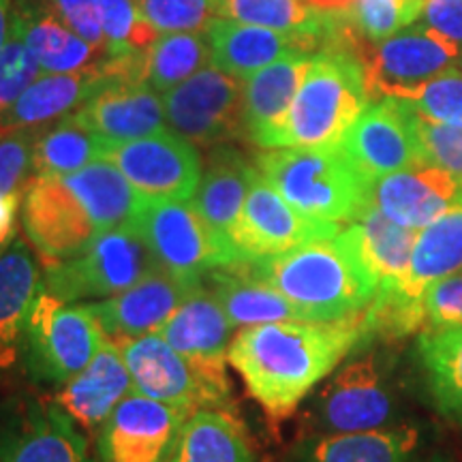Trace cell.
<instances>
[{"label":"cell","mask_w":462,"mask_h":462,"mask_svg":"<svg viewBox=\"0 0 462 462\" xmlns=\"http://www.w3.org/2000/svg\"><path fill=\"white\" fill-rule=\"evenodd\" d=\"M368 337L366 310L332 321H273L236 334L227 362L273 420H285Z\"/></svg>","instance_id":"obj_1"},{"label":"cell","mask_w":462,"mask_h":462,"mask_svg":"<svg viewBox=\"0 0 462 462\" xmlns=\"http://www.w3.org/2000/svg\"><path fill=\"white\" fill-rule=\"evenodd\" d=\"M240 263L248 274L281 291L306 321H332L362 313L379 289L345 229L334 238L306 242L279 255Z\"/></svg>","instance_id":"obj_2"},{"label":"cell","mask_w":462,"mask_h":462,"mask_svg":"<svg viewBox=\"0 0 462 462\" xmlns=\"http://www.w3.org/2000/svg\"><path fill=\"white\" fill-rule=\"evenodd\" d=\"M371 99L366 69L357 51L343 43L328 45L310 60L296 99L268 148L338 146Z\"/></svg>","instance_id":"obj_3"},{"label":"cell","mask_w":462,"mask_h":462,"mask_svg":"<svg viewBox=\"0 0 462 462\" xmlns=\"http://www.w3.org/2000/svg\"><path fill=\"white\" fill-rule=\"evenodd\" d=\"M255 163L265 180L306 217L349 225L371 204V182L340 146L268 148Z\"/></svg>","instance_id":"obj_4"},{"label":"cell","mask_w":462,"mask_h":462,"mask_svg":"<svg viewBox=\"0 0 462 462\" xmlns=\"http://www.w3.org/2000/svg\"><path fill=\"white\" fill-rule=\"evenodd\" d=\"M458 270H462V199L418 231L407 279L401 287L379 289L366 309L368 337L392 340L424 330V291Z\"/></svg>","instance_id":"obj_5"},{"label":"cell","mask_w":462,"mask_h":462,"mask_svg":"<svg viewBox=\"0 0 462 462\" xmlns=\"http://www.w3.org/2000/svg\"><path fill=\"white\" fill-rule=\"evenodd\" d=\"M131 373L133 392L195 413L231 409V385L225 362L176 351L159 332L116 340Z\"/></svg>","instance_id":"obj_6"},{"label":"cell","mask_w":462,"mask_h":462,"mask_svg":"<svg viewBox=\"0 0 462 462\" xmlns=\"http://www.w3.org/2000/svg\"><path fill=\"white\" fill-rule=\"evenodd\" d=\"M106 337L88 304L65 302L42 287L28 315L22 354L34 379L65 385L88 366Z\"/></svg>","instance_id":"obj_7"},{"label":"cell","mask_w":462,"mask_h":462,"mask_svg":"<svg viewBox=\"0 0 462 462\" xmlns=\"http://www.w3.org/2000/svg\"><path fill=\"white\" fill-rule=\"evenodd\" d=\"M161 265L135 225L97 236L82 253L45 265V289L65 302L114 298L157 273Z\"/></svg>","instance_id":"obj_8"},{"label":"cell","mask_w":462,"mask_h":462,"mask_svg":"<svg viewBox=\"0 0 462 462\" xmlns=\"http://www.w3.org/2000/svg\"><path fill=\"white\" fill-rule=\"evenodd\" d=\"M396 398L377 354L346 362L328 379L309 411L313 435L377 430L394 424Z\"/></svg>","instance_id":"obj_9"},{"label":"cell","mask_w":462,"mask_h":462,"mask_svg":"<svg viewBox=\"0 0 462 462\" xmlns=\"http://www.w3.org/2000/svg\"><path fill=\"white\" fill-rule=\"evenodd\" d=\"M133 225L161 268L182 281H201L210 270L234 263L189 199H146Z\"/></svg>","instance_id":"obj_10"},{"label":"cell","mask_w":462,"mask_h":462,"mask_svg":"<svg viewBox=\"0 0 462 462\" xmlns=\"http://www.w3.org/2000/svg\"><path fill=\"white\" fill-rule=\"evenodd\" d=\"M103 159L112 161L143 199H190L204 171L195 143L173 129L107 146Z\"/></svg>","instance_id":"obj_11"},{"label":"cell","mask_w":462,"mask_h":462,"mask_svg":"<svg viewBox=\"0 0 462 462\" xmlns=\"http://www.w3.org/2000/svg\"><path fill=\"white\" fill-rule=\"evenodd\" d=\"M340 227L343 225L302 215L257 171L231 231V246L238 262H246L279 255L306 242L334 238Z\"/></svg>","instance_id":"obj_12"},{"label":"cell","mask_w":462,"mask_h":462,"mask_svg":"<svg viewBox=\"0 0 462 462\" xmlns=\"http://www.w3.org/2000/svg\"><path fill=\"white\" fill-rule=\"evenodd\" d=\"M0 462H97L56 401L15 398L0 409Z\"/></svg>","instance_id":"obj_13"},{"label":"cell","mask_w":462,"mask_h":462,"mask_svg":"<svg viewBox=\"0 0 462 462\" xmlns=\"http://www.w3.org/2000/svg\"><path fill=\"white\" fill-rule=\"evenodd\" d=\"M462 45L437 32L429 24L407 26L377 43L371 56L362 58L371 97L402 99L437 75L458 67Z\"/></svg>","instance_id":"obj_14"},{"label":"cell","mask_w":462,"mask_h":462,"mask_svg":"<svg viewBox=\"0 0 462 462\" xmlns=\"http://www.w3.org/2000/svg\"><path fill=\"white\" fill-rule=\"evenodd\" d=\"M163 107L173 131L199 146H217L240 135L242 79L217 67H204L163 92Z\"/></svg>","instance_id":"obj_15"},{"label":"cell","mask_w":462,"mask_h":462,"mask_svg":"<svg viewBox=\"0 0 462 462\" xmlns=\"http://www.w3.org/2000/svg\"><path fill=\"white\" fill-rule=\"evenodd\" d=\"M22 227L43 265L65 262L82 253L99 236L82 201L62 178L34 176L24 190Z\"/></svg>","instance_id":"obj_16"},{"label":"cell","mask_w":462,"mask_h":462,"mask_svg":"<svg viewBox=\"0 0 462 462\" xmlns=\"http://www.w3.org/2000/svg\"><path fill=\"white\" fill-rule=\"evenodd\" d=\"M338 146L368 182L421 165L413 107L396 97L368 103Z\"/></svg>","instance_id":"obj_17"},{"label":"cell","mask_w":462,"mask_h":462,"mask_svg":"<svg viewBox=\"0 0 462 462\" xmlns=\"http://www.w3.org/2000/svg\"><path fill=\"white\" fill-rule=\"evenodd\" d=\"M189 411L143 394H126L101 426L99 462H171Z\"/></svg>","instance_id":"obj_18"},{"label":"cell","mask_w":462,"mask_h":462,"mask_svg":"<svg viewBox=\"0 0 462 462\" xmlns=\"http://www.w3.org/2000/svg\"><path fill=\"white\" fill-rule=\"evenodd\" d=\"M462 199V180L435 165H415L371 182L368 201L392 221L424 229Z\"/></svg>","instance_id":"obj_19"},{"label":"cell","mask_w":462,"mask_h":462,"mask_svg":"<svg viewBox=\"0 0 462 462\" xmlns=\"http://www.w3.org/2000/svg\"><path fill=\"white\" fill-rule=\"evenodd\" d=\"M199 282L182 281L159 268L120 296L88 304V309L112 340L146 337L159 332L170 321L178 306Z\"/></svg>","instance_id":"obj_20"},{"label":"cell","mask_w":462,"mask_h":462,"mask_svg":"<svg viewBox=\"0 0 462 462\" xmlns=\"http://www.w3.org/2000/svg\"><path fill=\"white\" fill-rule=\"evenodd\" d=\"M210 43L212 67L238 79L251 78L259 69L273 65L293 51L317 54L321 39L309 32H282L274 28L242 24V22L215 17L204 28Z\"/></svg>","instance_id":"obj_21"},{"label":"cell","mask_w":462,"mask_h":462,"mask_svg":"<svg viewBox=\"0 0 462 462\" xmlns=\"http://www.w3.org/2000/svg\"><path fill=\"white\" fill-rule=\"evenodd\" d=\"M107 146L140 140L165 129L163 97L146 79H120L97 92L75 112Z\"/></svg>","instance_id":"obj_22"},{"label":"cell","mask_w":462,"mask_h":462,"mask_svg":"<svg viewBox=\"0 0 462 462\" xmlns=\"http://www.w3.org/2000/svg\"><path fill=\"white\" fill-rule=\"evenodd\" d=\"M313 56L306 51H293L273 65L259 69L251 78L242 79V137L259 148H268L270 137L285 120L296 99Z\"/></svg>","instance_id":"obj_23"},{"label":"cell","mask_w":462,"mask_h":462,"mask_svg":"<svg viewBox=\"0 0 462 462\" xmlns=\"http://www.w3.org/2000/svg\"><path fill=\"white\" fill-rule=\"evenodd\" d=\"M133 381L116 340L106 337L88 366L69 379L56 394V404L86 430L106 424L114 409L129 394Z\"/></svg>","instance_id":"obj_24"},{"label":"cell","mask_w":462,"mask_h":462,"mask_svg":"<svg viewBox=\"0 0 462 462\" xmlns=\"http://www.w3.org/2000/svg\"><path fill=\"white\" fill-rule=\"evenodd\" d=\"M257 170L229 143H217L208 154L193 204L212 236L236 257L231 246V231L238 223L246 193Z\"/></svg>","instance_id":"obj_25"},{"label":"cell","mask_w":462,"mask_h":462,"mask_svg":"<svg viewBox=\"0 0 462 462\" xmlns=\"http://www.w3.org/2000/svg\"><path fill=\"white\" fill-rule=\"evenodd\" d=\"M14 24L43 73L84 71L107 58L62 22L48 0H14Z\"/></svg>","instance_id":"obj_26"},{"label":"cell","mask_w":462,"mask_h":462,"mask_svg":"<svg viewBox=\"0 0 462 462\" xmlns=\"http://www.w3.org/2000/svg\"><path fill=\"white\" fill-rule=\"evenodd\" d=\"M421 430L401 421L385 429L338 435H310L296 448L300 462H413Z\"/></svg>","instance_id":"obj_27"},{"label":"cell","mask_w":462,"mask_h":462,"mask_svg":"<svg viewBox=\"0 0 462 462\" xmlns=\"http://www.w3.org/2000/svg\"><path fill=\"white\" fill-rule=\"evenodd\" d=\"M42 287L37 262L26 242L14 240L0 253V371L20 360L28 315Z\"/></svg>","instance_id":"obj_28"},{"label":"cell","mask_w":462,"mask_h":462,"mask_svg":"<svg viewBox=\"0 0 462 462\" xmlns=\"http://www.w3.org/2000/svg\"><path fill=\"white\" fill-rule=\"evenodd\" d=\"M345 234L356 246L357 255L377 279L379 289L401 287L407 279L418 229L392 221L368 204L356 221L345 225ZM377 289V291H379Z\"/></svg>","instance_id":"obj_29"},{"label":"cell","mask_w":462,"mask_h":462,"mask_svg":"<svg viewBox=\"0 0 462 462\" xmlns=\"http://www.w3.org/2000/svg\"><path fill=\"white\" fill-rule=\"evenodd\" d=\"M159 334L184 356L227 362L234 326L210 287L201 281L178 306Z\"/></svg>","instance_id":"obj_30"},{"label":"cell","mask_w":462,"mask_h":462,"mask_svg":"<svg viewBox=\"0 0 462 462\" xmlns=\"http://www.w3.org/2000/svg\"><path fill=\"white\" fill-rule=\"evenodd\" d=\"M201 281L221 302L234 328L304 319V315L281 291L248 274L240 262L210 270Z\"/></svg>","instance_id":"obj_31"},{"label":"cell","mask_w":462,"mask_h":462,"mask_svg":"<svg viewBox=\"0 0 462 462\" xmlns=\"http://www.w3.org/2000/svg\"><path fill=\"white\" fill-rule=\"evenodd\" d=\"M62 182L73 190L95 221L99 234L135 223L143 199L125 173L112 161L99 159L79 171L62 176Z\"/></svg>","instance_id":"obj_32"},{"label":"cell","mask_w":462,"mask_h":462,"mask_svg":"<svg viewBox=\"0 0 462 462\" xmlns=\"http://www.w3.org/2000/svg\"><path fill=\"white\" fill-rule=\"evenodd\" d=\"M171 462H255V449L231 409H201L184 421Z\"/></svg>","instance_id":"obj_33"},{"label":"cell","mask_w":462,"mask_h":462,"mask_svg":"<svg viewBox=\"0 0 462 462\" xmlns=\"http://www.w3.org/2000/svg\"><path fill=\"white\" fill-rule=\"evenodd\" d=\"M345 15L315 9L304 0H217V17L282 32L315 34L323 48L343 42L340 24Z\"/></svg>","instance_id":"obj_34"},{"label":"cell","mask_w":462,"mask_h":462,"mask_svg":"<svg viewBox=\"0 0 462 462\" xmlns=\"http://www.w3.org/2000/svg\"><path fill=\"white\" fill-rule=\"evenodd\" d=\"M418 354L435 409L462 426V328H426L420 332Z\"/></svg>","instance_id":"obj_35"},{"label":"cell","mask_w":462,"mask_h":462,"mask_svg":"<svg viewBox=\"0 0 462 462\" xmlns=\"http://www.w3.org/2000/svg\"><path fill=\"white\" fill-rule=\"evenodd\" d=\"M107 143L95 135L78 116L69 114L39 131L34 143V176L62 178L106 157Z\"/></svg>","instance_id":"obj_36"},{"label":"cell","mask_w":462,"mask_h":462,"mask_svg":"<svg viewBox=\"0 0 462 462\" xmlns=\"http://www.w3.org/2000/svg\"><path fill=\"white\" fill-rule=\"evenodd\" d=\"M206 65H210V43L204 31L161 32L146 51V82L163 95Z\"/></svg>","instance_id":"obj_37"},{"label":"cell","mask_w":462,"mask_h":462,"mask_svg":"<svg viewBox=\"0 0 462 462\" xmlns=\"http://www.w3.org/2000/svg\"><path fill=\"white\" fill-rule=\"evenodd\" d=\"M97 15L106 37L107 58L146 54L159 31L140 14L137 0H95Z\"/></svg>","instance_id":"obj_38"},{"label":"cell","mask_w":462,"mask_h":462,"mask_svg":"<svg viewBox=\"0 0 462 462\" xmlns=\"http://www.w3.org/2000/svg\"><path fill=\"white\" fill-rule=\"evenodd\" d=\"M415 112L437 123L462 125V69L454 67L402 97Z\"/></svg>","instance_id":"obj_39"},{"label":"cell","mask_w":462,"mask_h":462,"mask_svg":"<svg viewBox=\"0 0 462 462\" xmlns=\"http://www.w3.org/2000/svg\"><path fill=\"white\" fill-rule=\"evenodd\" d=\"M421 9L424 0H356L349 15L364 37L379 43L413 24Z\"/></svg>","instance_id":"obj_40"},{"label":"cell","mask_w":462,"mask_h":462,"mask_svg":"<svg viewBox=\"0 0 462 462\" xmlns=\"http://www.w3.org/2000/svg\"><path fill=\"white\" fill-rule=\"evenodd\" d=\"M413 129L421 163L446 170L462 180V125L437 123L413 109Z\"/></svg>","instance_id":"obj_41"},{"label":"cell","mask_w":462,"mask_h":462,"mask_svg":"<svg viewBox=\"0 0 462 462\" xmlns=\"http://www.w3.org/2000/svg\"><path fill=\"white\" fill-rule=\"evenodd\" d=\"M43 75L31 50L26 48L20 28L11 22V32L3 51H0V118L34 79Z\"/></svg>","instance_id":"obj_42"},{"label":"cell","mask_w":462,"mask_h":462,"mask_svg":"<svg viewBox=\"0 0 462 462\" xmlns=\"http://www.w3.org/2000/svg\"><path fill=\"white\" fill-rule=\"evenodd\" d=\"M140 14L159 32L204 31L217 17V0H137Z\"/></svg>","instance_id":"obj_43"},{"label":"cell","mask_w":462,"mask_h":462,"mask_svg":"<svg viewBox=\"0 0 462 462\" xmlns=\"http://www.w3.org/2000/svg\"><path fill=\"white\" fill-rule=\"evenodd\" d=\"M39 131L20 129L0 135V195L26 190Z\"/></svg>","instance_id":"obj_44"},{"label":"cell","mask_w":462,"mask_h":462,"mask_svg":"<svg viewBox=\"0 0 462 462\" xmlns=\"http://www.w3.org/2000/svg\"><path fill=\"white\" fill-rule=\"evenodd\" d=\"M426 328H462V270L432 282L424 291Z\"/></svg>","instance_id":"obj_45"},{"label":"cell","mask_w":462,"mask_h":462,"mask_svg":"<svg viewBox=\"0 0 462 462\" xmlns=\"http://www.w3.org/2000/svg\"><path fill=\"white\" fill-rule=\"evenodd\" d=\"M48 3L60 15V20L67 22L84 42H88L92 48L106 51V37H103L95 0H48Z\"/></svg>","instance_id":"obj_46"},{"label":"cell","mask_w":462,"mask_h":462,"mask_svg":"<svg viewBox=\"0 0 462 462\" xmlns=\"http://www.w3.org/2000/svg\"><path fill=\"white\" fill-rule=\"evenodd\" d=\"M421 20L462 45V0H424Z\"/></svg>","instance_id":"obj_47"},{"label":"cell","mask_w":462,"mask_h":462,"mask_svg":"<svg viewBox=\"0 0 462 462\" xmlns=\"http://www.w3.org/2000/svg\"><path fill=\"white\" fill-rule=\"evenodd\" d=\"M22 193L0 195V251H5L15 238L17 212H20Z\"/></svg>","instance_id":"obj_48"},{"label":"cell","mask_w":462,"mask_h":462,"mask_svg":"<svg viewBox=\"0 0 462 462\" xmlns=\"http://www.w3.org/2000/svg\"><path fill=\"white\" fill-rule=\"evenodd\" d=\"M11 22H14V0H0V51L9 39Z\"/></svg>","instance_id":"obj_49"},{"label":"cell","mask_w":462,"mask_h":462,"mask_svg":"<svg viewBox=\"0 0 462 462\" xmlns=\"http://www.w3.org/2000/svg\"><path fill=\"white\" fill-rule=\"evenodd\" d=\"M310 7L321 11H332V14H349L354 9L356 0H306Z\"/></svg>","instance_id":"obj_50"},{"label":"cell","mask_w":462,"mask_h":462,"mask_svg":"<svg viewBox=\"0 0 462 462\" xmlns=\"http://www.w3.org/2000/svg\"><path fill=\"white\" fill-rule=\"evenodd\" d=\"M430 462H452V460H448V458H435V460H430Z\"/></svg>","instance_id":"obj_51"},{"label":"cell","mask_w":462,"mask_h":462,"mask_svg":"<svg viewBox=\"0 0 462 462\" xmlns=\"http://www.w3.org/2000/svg\"><path fill=\"white\" fill-rule=\"evenodd\" d=\"M460 69H462V60H460Z\"/></svg>","instance_id":"obj_52"},{"label":"cell","mask_w":462,"mask_h":462,"mask_svg":"<svg viewBox=\"0 0 462 462\" xmlns=\"http://www.w3.org/2000/svg\"><path fill=\"white\" fill-rule=\"evenodd\" d=\"M0 253H3V251H0Z\"/></svg>","instance_id":"obj_53"}]
</instances>
